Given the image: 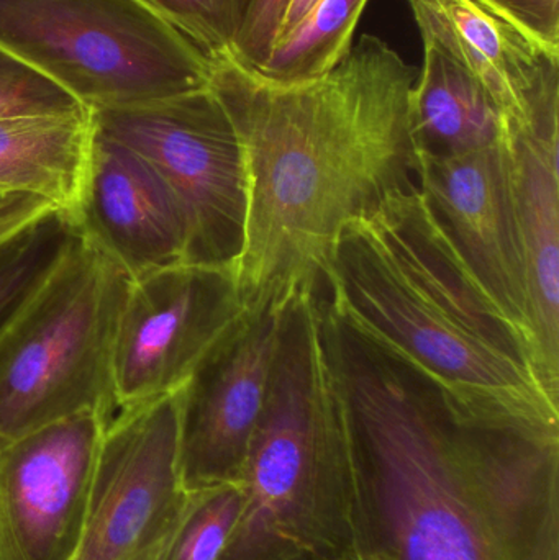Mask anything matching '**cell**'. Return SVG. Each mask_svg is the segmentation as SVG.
<instances>
[{
	"mask_svg": "<svg viewBox=\"0 0 559 560\" xmlns=\"http://www.w3.org/2000/svg\"><path fill=\"white\" fill-rule=\"evenodd\" d=\"M419 192L466 271L527 342L538 369L527 266L504 137L458 156L420 158Z\"/></svg>",
	"mask_w": 559,
	"mask_h": 560,
	"instance_id": "cell-10",
	"label": "cell"
},
{
	"mask_svg": "<svg viewBox=\"0 0 559 560\" xmlns=\"http://www.w3.org/2000/svg\"><path fill=\"white\" fill-rule=\"evenodd\" d=\"M284 306L249 310L183 388L179 472L186 492L242 486Z\"/></svg>",
	"mask_w": 559,
	"mask_h": 560,
	"instance_id": "cell-11",
	"label": "cell"
},
{
	"mask_svg": "<svg viewBox=\"0 0 559 560\" xmlns=\"http://www.w3.org/2000/svg\"><path fill=\"white\" fill-rule=\"evenodd\" d=\"M183 388L120 408L107 424L72 560H153L186 505Z\"/></svg>",
	"mask_w": 559,
	"mask_h": 560,
	"instance_id": "cell-8",
	"label": "cell"
},
{
	"mask_svg": "<svg viewBox=\"0 0 559 560\" xmlns=\"http://www.w3.org/2000/svg\"><path fill=\"white\" fill-rule=\"evenodd\" d=\"M58 209L39 197L10 194L0 199V259L23 240L58 222Z\"/></svg>",
	"mask_w": 559,
	"mask_h": 560,
	"instance_id": "cell-23",
	"label": "cell"
},
{
	"mask_svg": "<svg viewBox=\"0 0 559 560\" xmlns=\"http://www.w3.org/2000/svg\"><path fill=\"white\" fill-rule=\"evenodd\" d=\"M95 130L143 158L186 225L184 265L232 269L242 256L246 180L242 144L212 85L133 107L92 112Z\"/></svg>",
	"mask_w": 559,
	"mask_h": 560,
	"instance_id": "cell-7",
	"label": "cell"
},
{
	"mask_svg": "<svg viewBox=\"0 0 559 560\" xmlns=\"http://www.w3.org/2000/svg\"><path fill=\"white\" fill-rule=\"evenodd\" d=\"M248 312L232 269L176 265L131 279L114 346L117 410L186 387Z\"/></svg>",
	"mask_w": 559,
	"mask_h": 560,
	"instance_id": "cell-9",
	"label": "cell"
},
{
	"mask_svg": "<svg viewBox=\"0 0 559 560\" xmlns=\"http://www.w3.org/2000/svg\"><path fill=\"white\" fill-rule=\"evenodd\" d=\"M502 15L540 39L559 49V0H482Z\"/></svg>",
	"mask_w": 559,
	"mask_h": 560,
	"instance_id": "cell-25",
	"label": "cell"
},
{
	"mask_svg": "<svg viewBox=\"0 0 559 560\" xmlns=\"http://www.w3.org/2000/svg\"><path fill=\"white\" fill-rule=\"evenodd\" d=\"M318 313L364 560H559V423L468 407Z\"/></svg>",
	"mask_w": 559,
	"mask_h": 560,
	"instance_id": "cell-1",
	"label": "cell"
},
{
	"mask_svg": "<svg viewBox=\"0 0 559 560\" xmlns=\"http://www.w3.org/2000/svg\"><path fill=\"white\" fill-rule=\"evenodd\" d=\"M88 108L0 117V194L53 203L59 225H71L81 203L94 138Z\"/></svg>",
	"mask_w": 559,
	"mask_h": 560,
	"instance_id": "cell-16",
	"label": "cell"
},
{
	"mask_svg": "<svg viewBox=\"0 0 559 560\" xmlns=\"http://www.w3.org/2000/svg\"><path fill=\"white\" fill-rule=\"evenodd\" d=\"M66 230L94 243L131 279L186 258V225L163 180L143 158L97 130L81 203Z\"/></svg>",
	"mask_w": 559,
	"mask_h": 560,
	"instance_id": "cell-14",
	"label": "cell"
},
{
	"mask_svg": "<svg viewBox=\"0 0 559 560\" xmlns=\"http://www.w3.org/2000/svg\"><path fill=\"white\" fill-rule=\"evenodd\" d=\"M3 197H5V196H2V194H0V199H3Z\"/></svg>",
	"mask_w": 559,
	"mask_h": 560,
	"instance_id": "cell-27",
	"label": "cell"
},
{
	"mask_svg": "<svg viewBox=\"0 0 559 560\" xmlns=\"http://www.w3.org/2000/svg\"><path fill=\"white\" fill-rule=\"evenodd\" d=\"M112 418L79 413L0 450V560H72Z\"/></svg>",
	"mask_w": 559,
	"mask_h": 560,
	"instance_id": "cell-12",
	"label": "cell"
},
{
	"mask_svg": "<svg viewBox=\"0 0 559 560\" xmlns=\"http://www.w3.org/2000/svg\"><path fill=\"white\" fill-rule=\"evenodd\" d=\"M84 108L61 88L0 49V117Z\"/></svg>",
	"mask_w": 559,
	"mask_h": 560,
	"instance_id": "cell-21",
	"label": "cell"
},
{
	"mask_svg": "<svg viewBox=\"0 0 559 560\" xmlns=\"http://www.w3.org/2000/svg\"><path fill=\"white\" fill-rule=\"evenodd\" d=\"M317 2L318 0H291L288 9H286L284 19H282L281 28H279L276 42L282 38V36L288 35V33L311 12L312 7Z\"/></svg>",
	"mask_w": 559,
	"mask_h": 560,
	"instance_id": "cell-26",
	"label": "cell"
},
{
	"mask_svg": "<svg viewBox=\"0 0 559 560\" xmlns=\"http://www.w3.org/2000/svg\"><path fill=\"white\" fill-rule=\"evenodd\" d=\"M289 2L291 0H252L232 62L249 72L258 71L265 65Z\"/></svg>",
	"mask_w": 559,
	"mask_h": 560,
	"instance_id": "cell-22",
	"label": "cell"
},
{
	"mask_svg": "<svg viewBox=\"0 0 559 560\" xmlns=\"http://www.w3.org/2000/svg\"><path fill=\"white\" fill-rule=\"evenodd\" d=\"M423 43L482 85L505 124H559V49L482 0H407Z\"/></svg>",
	"mask_w": 559,
	"mask_h": 560,
	"instance_id": "cell-13",
	"label": "cell"
},
{
	"mask_svg": "<svg viewBox=\"0 0 559 560\" xmlns=\"http://www.w3.org/2000/svg\"><path fill=\"white\" fill-rule=\"evenodd\" d=\"M545 387L559 400V127L505 125Z\"/></svg>",
	"mask_w": 559,
	"mask_h": 560,
	"instance_id": "cell-15",
	"label": "cell"
},
{
	"mask_svg": "<svg viewBox=\"0 0 559 560\" xmlns=\"http://www.w3.org/2000/svg\"><path fill=\"white\" fill-rule=\"evenodd\" d=\"M0 49L91 112L196 91L212 72L140 0H0Z\"/></svg>",
	"mask_w": 559,
	"mask_h": 560,
	"instance_id": "cell-6",
	"label": "cell"
},
{
	"mask_svg": "<svg viewBox=\"0 0 559 560\" xmlns=\"http://www.w3.org/2000/svg\"><path fill=\"white\" fill-rule=\"evenodd\" d=\"M419 71L364 35L324 78L275 85L232 61L210 85L242 144L246 222L236 282L248 310L322 285L341 232L419 189L410 92Z\"/></svg>",
	"mask_w": 559,
	"mask_h": 560,
	"instance_id": "cell-2",
	"label": "cell"
},
{
	"mask_svg": "<svg viewBox=\"0 0 559 560\" xmlns=\"http://www.w3.org/2000/svg\"><path fill=\"white\" fill-rule=\"evenodd\" d=\"M131 278L79 233L0 316V450L79 413L114 418V346Z\"/></svg>",
	"mask_w": 559,
	"mask_h": 560,
	"instance_id": "cell-5",
	"label": "cell"
},
{
	"mask_svg": "<svg viewBox=\"0 0 559 560\" xmlns=\"http://www.w3.org/2000/svg\"><path fill=\"white\" fill-rule=\"evenodd\" d=\"M242 506V486L189 492L179 518L153 560L219 559L235 529Z\"/></svg>",
	"mask_w": 559,
	"mask_h": 560,
	"instance_id": "cell-19",
	"label": "cell"
},
{
	"mask_svg": "<svg viewBox=\"0 0 559 560\" xmlns=\"http://www.w3.org/2000/svg\"><path fill=\"white\" fill-rule=\"evenodd\" d=\"M318 290L345 322L462 404L559 423L534 352L466 271L419 189L351 222Z\"/></svg>",
	"mask_w": 559,
	"mask_h": 560,
	"instance_id": "cell-3",
	"label": "cell"
},
{
	"mask_svg": "<svg viewBox=\"0 0 559 560\" xmlns=\"http://www.w3.org/2000/svg\"><path fill=\"white\" fill-rule=\"evenodd\" d=\"M410 92V133L420 158H450L502 140L505 120L488 92L452 58L423 43Z\"/></svg>",
	"mask_w": 559,
	"mask_h": 560,
	"instance_id": "cell-17",
	"label": "cell"
},
{
	"mask_svg": "<svg viewBox=\"0 0 559 560\" xmlns=\"http://www.w3.org/2000/svg\"><path fill=\"white\" fill-rule=\"evenodd\" d=\"M210 62L232 61L252 0H140Z\"/></svg>",
	"mask_w": 559,
	"mask_h": 560,
	"instance_id": "cell-20",
	"label": "cell"
},
{
	"mask_svg": "<svg viewBox=\"0 0 559 560\" xmlns=\"http://www.w3.org/2000/svg\"><path fill=\"white\" fill-rule=\"evenodd\" d=\"M242 487V513L217 560H364L315 290L282 308Z\"/></svg>",
	"mask_w": 559,
	"mask_h": 560,
	"instance_id": "cell-4",
	"label": "cell"
},
{
	"mask_svg": "<svg viewBox=\"0 0 559 560\" xmlns=\"http://www.w3.org/2000/svg\"><path fill=\"white\" fill-rule=\"evenodd\" d=\"M43 230L23 240L0 259V316L19 299L49 256L46 255L45 240L43 236L39 240Z\"/></svg>",
	"mask_w": 559,
	"mask_h": 560,
	"instance_id": "cell-24",
	"label": "cell"
},
{
	"mask_svg": "<svg viewBox=\"0 0 559 560\" xmlns=\"http://www.w3.org/2000/svg\"><path fill=\"white\" fill-rule=\"evenodd\" d=\"M366 3L368 0H318L288 35L275 43L265 65L253 74L275 85L304 84L324 78L350 52L354 28Z\"/></svg>",
	"mask_w": 559,
	"mask_h": 560,
	"instance_id": "cell-18",
	"label": "cell"
}]
</instances>
